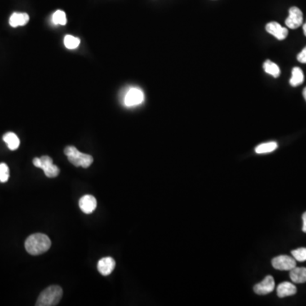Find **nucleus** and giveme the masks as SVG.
<instances>
[{"mask_svg": "<svg viewBox=\"0 0 306 306\" xmlns=\"http://www.w3.org/2000/svg\"><path fill=\"white\" fill-rule=\"evenodd\" d=\"M51 246V241L47 235L35 233L28 237L25 241V249L28 254L39 255L47 252Z\"/></svg>", "mask_w": 306, "mask_h": 306, "instance_id": "f257e3e1", "label": "nucleus"}, {"mask_svg": "<svg viewBox=\"0 0 306 306\" xmlns=\"http://www.w3.org/2000/svg\"><path fill=\"white\" fill-rule=\"evenodd\" d=\"M63 289L59 286H50L40 294L37 306H54L60 302L63 297Z\"/></svg>", "mask_w": 306, "mask_h": 306, "instance_id": "f03ea898", "label": "nucleus"}, {"mask_svg": "<svg viewBox=\"0 0 306 306\" xmlns=\"http://www.w3.org/2000/svg\"><path fill=\"white\" fill-rule=\"evenodd\" d=\"M64 153L68 157L69 162L76 167L87 169L92 165L93 161H94L92 156L79 152L76 147H72V146L66 147Z\"/></svg>", "mask_w": 306, "mask_h": 306, "instance_id": "7ed1b4c3", "label": "nucleus"}, {"mask_svg": "<svg viewBox=\"0 0 306 306\" xmlns=\"http://www.w3.org/2000/svg\"><path fill=\"white\" fill-rule=\"evenodd\" d=\"M272 266L279 271H291L296 267V260L288 255H280L272 259Z\"/></svg>", "mask_w": 306, "mask_h": 306, "instance_id": "20e7f679", "label": "nucleus"}, {"mask_svg": "<svg viewBox=\"0 0 306 306\" xmlns=\"http://www.w3.org/2000/svg\"><path fill=\"white\" fill-rule=\"evenodd\" d=\"M286 26L291 29H297L303 23V13L298 7H291L289 9V17L285 21Z\"/></svg>", "mask_w": 306, "mask_h": 306, "instance_id": "39448f33", "label": "nucleus"}, {"mask_svg": "<svg viewBox=\"0 0 306 306\" xmlns=\"http://www.w3.org/2000/svg\"><path fill=\"white\" fill-rule=\"evenodd\" d=\"M41 159V166L40 169H42L45 172V174L49 178H55L60 174V170L56 165L53 164V160L51 157L48 156H43L40 157Z\"/></svg>", "mask_w": 306, "mask_h": 306, "instance_id": "423d86ee", "label": "nucleus"}, {"mask_svg": "<svg viewBox=\"0 0 306 306\" xmlns=\"http://www.w3.org/2000/svg\"><path fill=\"white\" fill-rule=\"evenodd\" d=\"M275 289V281L272 276H267L263 281L254 287V291L259 295H266L273 291Z\"/></svg>", "mask_w": 306, "mask_h": 306, "instance_id": "0eeeda50", "label": "nucleus"}, {"mask_svg": "<svg viewBox=\"0 0 306 306\" xmlns=\"http://www.w3.org/2000/svg\"><path fill=\"white\" fill-rule=\"evenodd\" d=\"M144 101V93L141 90L133 88L128 91L125 98V103L127 107H134Z\"/></svg>", "mask_w": 306, "mask_h": 306, "instance_id": "6e6552de", "label": "nucleus"}, {"mask_svg": "<svg viewBox=\"0 0 306 306\" xmlns=\"http://www.w3.org/2000/svg\"><path fill=\"white\" fill-rule=\"evenodd\" d=\"M266 29L270 34L273 35L274 37H276L278 40L285 39L289 34V30L286 28H282L278 23L276 22L268 23L266 27Z\"/></svg>", "mask_w": 306, "mask_h": 306, "instance_id": "1a4fd4ad", "label": "nucleus"}, {"mask_svg": "<svg viewBox=\"0 0 306 306\" xmlns=\"http://www.w3.org/2000/svg\"><path fill=\"white\" fill-rule=\"evenodd\" d=\"M97 206V202L95 197L91 195H85L79 200V208L85 214H92Z\"/></svg>", "mask_w": 306, "mask_h": 306, "instance_id": "9d476101", "label": "nucleus"}, {"mask_svg": "<svg viewBox=\"0 0 306 306\" xmlns=\"http://www.w3.org/2000/svg\"><path fill=\"white\" fill-rule=\"evenodd\" d=\"M116 267V262L112 257H105L99 260L97 264L98 271L102 276H109Z\"/></svg>", "mask_w": 306, "mask_h": 306, "instance_id": "9b49d317", "label": "nucleus"}, {"mask_svg": "<svg viewBox=\"0 0 306 306\" xmlns=\"http://www.w3.org/2000/svg\"><path fill=\"white\" fill-rule=\"evenodd\" d=\"M276 292H277L279 298H284V297L291 296V295L296 294L297 288L291 282L284 281V282L279 284Z\"/></svg>", "mask_w": 306, "mask_h": 306, "instance_id": "f8f14e48", "label": "nucleus"}, {"mask_svg": "<svg viewBox=\"0 0 306 306\" xmlns=\"http://www.w3.org/2000/svg\"><path fill=\"white\" fill-rule=\"evenodd\" d=\"M29 22V15L27 13H13L10 18V25L12 28L23 27L28 24Z\"/></svg>", "mask_w": 306, "mask_h": 306, "instance_id": "ddd939ff", "label": "nucleus"}, {"mask_svg": "<svg viewBox=\"0 0 306 306\" xmlns=\"http://www.w3.org/2000/svg\"><path fill=\"white\" fill-rule=\"evenodd\" d=\"M290 278L296 283L306 282L305 267H294V269L290 271Z\"/></svg>", "mask_w": 306, "mask_h": 306, "instance_id": "4468645a", "label": "nucleus"}, {"mask_svg": "<svg viewBox=\"0 0 306 306\" xmlns=\"http://www.w3.org/2000/svg\"><path fill=\"white\" fill-rule=\"evenodd\" d=\"M3 139L7 144L9 149L11 150V151L18 149V147L20 146V139L18 138L17 135H15V133H6L3 137Z\"/></svg>", "mask_w": 306, "mask_h": 306, "instance_id": "2eb2a0df", "label": "nucleus"}, {"mask_svg": "<svg viewBox=\"0 0 306 306\" xmlns=\"http://www.w3.org/2000/svg\"><path fill=\"white\" fill-rule=\"evenodd\" d=\"M304 73L303 71L299 68H294L292 71V77L290 79V85L293 87H297L302 85L304 82Z\"/></svg>", "mask_w": 306, "mask_h": 306, "instance_id": "dca6fc26", "label": "nucleus"}, {"mask_svg": "<svg viewBox=\"0 0 306 306\" xmlns=\"http://www.w3.org/2000/svg\"><path fill=\"white\" fill-rule=\"evenodd\" d=\"M278 145L276 142H267V143H263L256 147L255 148V152L258 154H264V153H270L275 151L277 148Z\"/></svg>", "mask_w": 306, "mask_h": 306, "instance_id": "f3484780", "label": "nucleus"}, {"mask_svg": "<svg viewBox=\"0 0 306 306\" xmlns=\"http://www.w3.org/2000/svg\"><path fill=\"white\" fill-rule=\"evenodd\" d=\"M264 72L268 74L272 75V77H278L281 74V70L276 63H272L271 60H267L264 63Z\"/></svg>", "mask_w": 306, "mask_h": 306, "instance_id": "a211bd4d", "label": "nucleus"}, {"mask_svg": "<svg viewBox=\"0 0 306 306\" xmlns=\"http://www.w3.org/2000/svg\"><path fill=\"white\" fill-rule=\"evenodd\" d=\"M64 45L69 50H74L79 46L80 39L78 37H74L72 35H67L64 37Z\"/></svg>", "mask_w": 306, "mask_h": 306, "instance_id": "6ab92c4d", "label": "nucleus"}, {"mask_svg": "<svg viewBox=\"0 0 306 306\" xmlns=\"http://www.w3.org/2000/svg\"><path fill=\"white\" fill-rule=\"evenodd\" d=\"M53 23L55 25L65 26L67 24V16L66 13L63 10H56L53 14Z\"/></svg>", "mask_w": 306, "mask_h": 306, "instance_id": "aec40b11", "label": "nucleus"}, {"mask_svg": "<svg viewBox=\"0 0 306 306\" xmlns=\"http://www.w3.org/2000/svg\"><path fill=\"white\" fill-rule=\"evenodd\" d=\"M292 255L296 261L303 262L306 260V248H300L292 251Z\"/></svg>", "mask_w": 306, "mask_h": 306, "instance_id": "412c9836", "label": "nucleus"}, {"mask_svg": "<svg viewBox=\"0 0 306 306\" xmlns=\"http://www.w3.org/2000/svg\"><path fill=\"white\" fill-rule=\"evenodd\" d=\"M10 177V170L7 165L0 164V182H7Z\"/></svg>", "mask_w": 306, "mask_h": 306, "instance_id": "4be33fe9", "label": "nucleus"}, {"mask_svg": "<svg viewBox=\"0 0 306 306\" xmlns=\"http://www.w3.org/2000/svg\"><path fill=\"white\" fill-rule=\"evenodd\" d=\"M297 60H299V63L306 64V47L298 55Z\"/></svg>", "mask_w": 306, "mask_h": 306, "instance_id": "5701e85b", "label": "nucleus"}, {"mask_svg": "<svg viewBox=\"0 0 306 306\" xmlns=\"http://www.w3.org/2000/svg\"><path fill=\"white\" fill-rule=\"evenodd\" d=\"M33 164L35 167L39 168L41 166V159L38 157H35L34 159L33 160Z\"/></svg>", "mask_w": 306, "mask_h": 306, "instance_id": "b1692460", "label": "nucleus"}, {"mask_svg": "<svg viewBox=\"0 0 306 306\" xmlns=\"http://www.w3.org/2000/svg\"><path fill=\"white\" fill-rule=\"evenodd\" d=\"M302 219H303V228H302V230H303V232L306 233V212H304V214H303Z\"/></svg>", "mask_w": 306, "mask_h": 306, "instance_id": "393cba45", "label": "nucleus"}, {"mask_svg": "<svg viewBox=\"0 0 306 306\" xmlns=\"http://www.w3.org/2000/svg\"><path fill=\"white\" fill-rule=\"evenodd\" d=\"M303 95H304V100H306V87L304 89V91H303Z\"/></svg>", "mask_w": 306, "mask_h": 306, "instance_id": "a878e982", "label": "nucleus"}, {"mask_svg": "<svg viewBox=\"0 0 306 306\" xmlns=\"http://www.w3.org/2000/svg\"><path fill=\"white\" fill-rule=\"evenodd\" d=\"M303 30H304V35L306 36V23H304V26H303Z\"/></svg>", "mask_w": 306, "mask_h": 306, "instance_id": "bb28decb", "label": "nucleus"}]
</instances>
